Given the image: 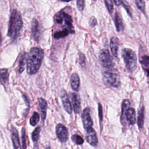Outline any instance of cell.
<instances>
[{
	"label": "cell",
	"mask_w": 149,
	"mask_h": 149,
	"mask_svg": "<svg viewBox=\"0 0 149 149\" xmlns=\"http://www.w3.org/2000/svg\"><path fill=\"white\" fill-rule=\"evenodd\" d=\"M44 55V51L40 48L33 47L30 49L26 59L27 72L29 74H34L37 73L41 67Z\"/></svg>",
	"instance_id": "obj_1"
},
{
	"label": "cell",
	"mask_w": 149,
	"mask_h": 149,
	"mask_svg": "<svg viewBox=\"0 0 149 149\" xmlns=\"http://www.w3.org/2000/svg\"><path fill=\"white\" fill-rule=\"evenodd\" d=\"M23 27V20L20 13L16 9L11 11L7 35L13 41H16L20 35Z\"/></svg>",
	"instance_id": "obj_2"
},
{
	"label": "cell",
	"mask_w": 149,
	"mask_h": 149,
	"mask_svg": "<svg viewBox=\"0 0 149 149\" xmlns=\"http://www.w3.org/2000/svg\"><path fill=\"white\" fill-rule=\"evenodd\" d=\"M102 79L104 84L108 87L116 88L120 87V79L117 69L113 68L107 69L102 73Z\"/></svg>",
	"instance_id": "obj_3"
},
{
	"label": "cell",
	"mask_w": 149,
	"mask_h": 149,
	"mask_svg": "<svg viewBox=\"0 0 149 149\" xmlns=\"http://www.w3.org/2000/svg\"><path fill=\"white\" fill-rule=\"evenodd\" d=\"M122 56L125 66L129 72H133L137 66V56L131 49L125 48L122 50Z\"/></svg>",
	"instance_id": "obj_4"
},
{
	"label": "cell",
	"mask_w": 149,
	"mask_h": 149,
	"mask_svg": "<svg viewBox=\"0 0 149 149\" xmlns=\"http://www.w3.org/2000/svg\"><path fill=\"white\" fill-rule=\"evenodd\" d=\"M99 61L104 68L108 69L113 68V60L107 49L101 50L99 54Z\"/></svg>",
	"instance_id": "obj_5"
},
{
	"label": "cell",
	"mask_w": 149,
	"mask_h": 149,
	"mask_svg": "<svg viewBox=\"0 0 149 149\" xmlns=\"http://www.w3.org/2000/svg\"><path fill=\"white\" fill-rule=\"evenodd\" d=\"M56 134L60 141L65 142L67 141L69 136L68 129L63 125L59 123L56 126Z\"/></svg>",
	"instance_id": "obj_6"
},
{
	"label": "cell",
	"mask_w": 149,
	"mask_h": 149,
	"mask_svg": "<svg viewBox=\"0 0 149 149\" xmlns=\"http://www.w3.org/2000/svg\"><path fill=\"white\" fill-rule=\"evenodd\" d=\"M81 119L84 128L86 130L92 127L93 125V122L90 115V109L88 107L86 108L83 111L81 114Z\"/></svg>",
	"instance_id": "obj_7"
},
{
	"label": "cell",
	"mask_w": 149,
	"mask_h": 149,
	"mask_svg": "<svg viewBox=\"0 0 149 149\" xmlns=\"http://www.w3.org/2000/svg\"><path fill=\"white\" fill-rule=\"evenodd\" d=\"M31 33L33 39L36 42H38L41 38V32L39 22L36 19H33L31 22Z\"/></svg>",
	"instance_id": "obj_8"
},
{
	"label": "cell",
	"mask_w": 149,
	"mask_h": 149,
	"mask_svg": "<svg viewBox=\"0 0 149 149\" xmlns=\"http://www.w3.org/2000/svg\"><path fill=\"white\" fill-rule=\"evenodd\" d=\"M61 98L65 110L69 114H71L72 112V107L70 102L69 96L66 91L63 89H62L61 91Z\"/></svg>",
	"instance_id": "obj_9"
},
{
	"label": "cell",
	"mask_w": 149,
	"mask_h": 149,
	"mask_svg": "<svg viewBox=\"0 0 149 149\" xmlns=\"http://www.w3.org/2000/svg\"><path fill=\"white\" fill-rule=\"evenodd\" d=\"M86 131V140L92 146H96L98 144V138L97 136L96 132L95 130L91 127L89 128Z\"/></svg>",
	"instance_id": "obj_10"
},
{
	"label": "cell",
	"mask_w": 149,
	"mask_h": 149,
	"mask_svg": "<svg viewBox=\"0 0 149 149\" xmlns=\"http://www.w3.org/2000/svg\"><path fill=\"white\" fill-rule=\"evenodd\" d=\"M70 97L72 100V104L73 111L75 113L77 114L80 112L81 109L80 96L77 93H72L70 94Z\"/></svg>",
	"instance_id": "obj_11"
},
{
	"label": "cell",
	"mask_w": 149,
	"mask_h": 149,
	"mask_svg": "<svg viewBox=\"0 0 149 149\" xmlns=\"http://www.w3.org/2000/svg\"><path fill=\"white\" fill-rule=\"evenodd\" d=\"M11 139L14 149H22L18 132L13 126H12L11 129Z\"/></svg>",
	"instance_id": "obj_12"
},
{
	"label": "cell",
	"mask_w": 149,
	"mask_h": 149,
	"mask_svg": "<svg viewBox=\"0 0 149 149\" xmlns=\"http://www.w3.org/2000/svg\"><path fill=\"white\" fill-rule=\"evenodd\" d=\"M130 102L128 99H125L123 100L122 103V111H121V115H120V122L122 125L125 126L126 124V119H125V113L127 109L130 108Z\"/></svg>",
	"instance_id": "obj_13"
},
{
	"label": "cell",
	"mask_w": 149,
	"mask_h": 149,
	"mask_svg": "<svg viewBox=\"0 0 149 149\" xmlns=\"http://www.w3.org/2000/svg\"><path fill=\"white\" fill-rule=\"evenodd\" d=\"M126 122L129 125H133L136 122V113L135 110L133 108H129L125 113Z\"/></svg>",
	"instance_id": "obj_14"
},
{
	"label": "cell",
	"mask_w": 149,
	"mask_h": 149,
	"mask_svg": "<svg viewBox=\"0 0 149 149\" xmlns=\"http://www.w3.org/2000/svg\"><path fill=\"white\" fill-rule=\"evenodd\" d=\"M110 48L112 52V54L113 56L118 57V48H119V40L115 37H112L110 40Z\"/></svg>",
	"instance_id": "obj_15"
},
{
	"label": "cell",
	"mask_w": 149,
	"mask_h": 149,
	"mask_svg": "<svg viewBox=\"0 0 149 149\" xmlns=\"http://www.w3.org/2000/svg\"><path fill=\"white\" fill-rule=\"evenodd\" d=\"M70 86L72 88L78 91L80 87V78L77 73H73L70 77Z\"/></svg>",
	"instance_id": "obj_16"
},
{
	"label": "cell",
	"mask_w": 149,
	"mask_h": 149,
	"mask_svg": "<svg viewBox=\"0 0 149 149\" xmlns=\"http://www.w3.org/2000/svg\"><path fill=\"white\" fill-rule=\"evenodd\" d=\"M38 104H39V107L41 111L42 119V120H44L45 119L46 113H47L46 112L47 109V102L45 99L40 97L38 99Z\"/></svg>",
	"instance_id": "obj_17"
},
{
	"label": "cell",
	"mask_w": 149,
	"mask_h": 149,
	"mask_svg": "<svg viewBox=\"0 0 149 149\" xmlns=\"http://www.w3.org/2000/svg\"><path fill=\"white\" fill-rule=\"evenodd\" d=\"M114 22L117 31L119 32L124 29V24L122 19V17L118 12H116L115 14Z\"/></svg>",
	"instance_id": "obj_18"
},
{
	"label": "cell",
	"mask_w": 149,
	"mask_h": 149,
	"mask_svg": "<svg viewBox=\"0 0 149 149\" xmlns=\"http://www.w3.org/2000/svg\"><path fill=\"white\" fill-rule=\"evenodd\" d=\"M140 63L146 72V76H148V66H149V58L147 55H144L140 58Z\"/></svg>",
	"instance_id": "obj_19"
},
{
	"label": "cell",
	"mask_w": 149,
	"mask_h": 149,
	"mask_svg": "<svg viewBox=\"0 0 149 149\" xmlns=\"http://www.w3.org/2000/svg\"><path fill=\"white\" fill-rule=\"evenodd\" d=\"M144 106H141L139 109L138 116H137V125L139 129H142L144 125Z\"/></svg>",
	"instance_id": "obj_20"
},
{
	"label": "cell",
	"mask_w": 149,
	"mask_h": 149,
	"mask_svg": "<svg viewBox=\"0 0 149 149\" xmlns=\"http://www.w3.org/2000/svg\"><path fill=\"white\" fill-rule=\"evenodd\" d=\"M8 69L6 68L0 69V83L2 84H6L8 82Z\"/></svg>",
	"instance_id": "obj_21"
},
{
	"label": "cell",
	"mask_w": 149,
	"mask_h": 149,
	"mask_svg": "<svg viewBox=\"0 0 149 149\" xmlns=\"http://www.w3.org/2000/svg\"><path fill=\"white\" fill-rule=\"evenodd\" d=\"M69 33H71V32L67 27L63 28L61 31L55 32L54 34V37L56 39H59L61 38H64L65 37L68 36Z\"/></svg>",
	"instance_id": "obj_22"
},
{
	"label": "cell",
	"mask_w": 149,
	"mask_h": 149,
	"mask_svg": "<svg viewBox=\"0 0 149 149\" xmlns=\"http://www.w3.org/2000/svg\"><path fill=\"white\" fill-rule=\"evenodd\" d=\"M26 59H27V54L24 53V54L22 56L19 63V68L18 71L20 73L23 72V71L24 69L25 65L26 63Z\"/></svg>",
	"instance_id": "obj_23"
},
{
	"label": "cell",
	"mask_w": 149,
	"mask_h": 149,
	"mask_svg": "<svg viewBox=\"0 0 149 149\" xmlns=\"http://www.w3.org/2000/svg\"><path fill=\"white\" fill-rule=\"evenodd\" d=\"M39 120H40V115H39V113H37V112H34L32 116H31V118L30 119V124L31 126H34L38 122Z\"/></svg>",
	"instance_id": "obj_24"
},
{
	"label": "cell",
	"mask_w": 149,
	"mask_h": 149,
	"mask_svg": "<svg viewBox=\"0 0 149 149\" xmlns=\"http://www.w3.org/2000/svg\"><path fill=\"white\" fill-rule=\"evenodd\" d=\"M41 130V128L40 126H38L37 127L34 131L32 132L31 133V138H32V140L34 142H37L38 139H39V137H40V132Z\"/></svg>",
	"instance_id": "obj_25"
},
{
	"label": "cell",
	"mask_w": 149,
	"mask_h": 149,
	"mask_svg": "<svg viewBox=\"0 0 149 149\" xmlns=\"http://www.w3.org/2000/svg\"><path fill=\"white\" fill-rule=\"evenodd\" d=\"M135 3L137 8L140 10L144 15H146V8H145V2L142 0H136Z\"/></svg>",
	"instance_id": "obj_26"
},
{
	"label": "cell",
	"mask_w": 149,
	"mask_h": 149,
	"mask_svg": "<svg viewBox=\"0 0 149 149\" xmlns=\"http://www.w3.org/2000/svg\"><path fill=\"white\" fill-rule=\"evenodd\" d=\"M71 139L74 143H76V144H78V145L82 144L84 142L83 139L78 134L72 135L71 137Z\"/></svg>",
	"instance_id": "obj_27"
},
{
	"label": "cell",
	"mask_w": 149,
	"mask_h": 149,
	"mask_svg": "<svg viewBox=\"0 0 149 149\" xmlns=\"http://www.w3.org/2000/svg\"><path fill=\"white\" fill-rule=\"evenodd\" d=\"M22 149H26L27 144H26V134L25 128L23 127L22 129Z\"/></svg>",
	"instance_id": "obj_28"
},
{
	"label": "cell",
	"mask_w": 149,
	"mask_h": 149,
	"mask_svg": "<svg viewBox=\"0 0 149 149\" xmlns=\"http://www.w3.org/2000/svg\"><path fill=\"white\" fill-rule=\"evenodd\" d=\"M121 4L125 8V9H126V10L127 13H128V15H129V16H130L132 17V9H131V7L129 6V3H127V2L126 1H121Z\"/></svg>",
	"instance_id": "obj_29"
},
{
	"label": "cell",
	"mask_w": 149,
	"mask_h": 149,
	"mask_svg": "<svg viewBox=\"0 0 149 149\" xmlns=\"http://www.w3.org/2000/svg\"><path fill=\"white\" fill-rule=\"evenodd\" d=\"M105 6L107 8L108 11L109 12V13L110 14H112L113 10V2L112 1H104Z\"/></svg>",
	"instance_id": "obj_30"
},
{
	"label": "cell",
	"mask_w": 149,
	"mask_h": 149,
	"mask_svg": "<svg viewBox=\"0 0 149 149\" xmlns=\"http://www.w3.org/2000/svg\"><path fill=\"white\" fill-rule=\"evenodd\" d=\"M76 5L77 9L80 11H83L85 6V2L83 0H77L76 2Z\"/></svg>",
	"instance_id": "obj_31"
},
{
	"label": "cell",
	"mask_w": 149,
	"mask_h": 149,
	"mask_svg": "<svg viewBox=\"0 0 149 149\" xmlns=\"http://www.w3.org/2000/svg\"><path fill=\"white\" fill-rule=\"evenodd\" d=\"M79 63L81 66H85L86 65V58H85V55L83 53H81L80 52L79 53Z\"/></svg>",
	"instance_id": "obj_32"
},
{
	"label": "cell",
	"mask_w": 149,
	"mask_h": 149,
	"mask_svg": "<svg viewBox=\"0 0 149 149\" xmlns=\"http://www.w3.org/2000/svg\"><path fill=\"white\" fill-rule=\"evenodd\" d=\"M98 115L100 122H101L103 120V113H102V107L100 103L98 104Z\"/></svg>",
	"instance_id": "obj_33"
},
{
	"label": "cell",
	"mask_w": 149,
	"mask_h": 149,
	"mask_svg": "<svg viewBox=\"0 0 149 149\" xmlns=\"http://www.w3.org/2000/svg\"><path fill=\"white\" fill-rule=\"evenodd\" d=\"M89 24H90V27H94L95 26L97 25V20L95 18V17L91 16L90 17Z\"/></svg>",
	"instance_id": "obj_34"
},
{
	"label": "cell",
	"mask_w": 149,
	"mask_h": 149,
	"mask_svg": "<svg viewBox=\"0 0 149 149\" xmlns=\"http://www.w3.org/2000/svg\"><path fill=\"white\" fill-rule=\"evenodd\" d=\"M113 3H115V5L116 6H119L121 4V1H119V0H114L112 1Z\"/></svg>",
	"instance_id": "obj_35"
},
{
	"label": "cell",
	"mask_w": 149,
	"mask_h": 149,
	"mask_svg": "<svg viewBox=\"0 0 149 149\" xmlns=\"http://www.w3.org/2000/svg\"><path fill=\"white\" fill-rule=\"evenodd\" d=\"M34 149H38V143H35L34 145Z\"/></svg>",
	"instance_id": "obj_36"
},
{
	"label": "cell",
	"mask_w": 149,
	"mask_h": 149,
	"mask_svg": "<svg viewBox=\"0 0 149 149\" xmlns=\"http://www.w3.org/2000/svg\"><path fill=\"white\" fill-rule=\"evenodd\" d=\"M2 41V35H1V30H0V45H1Z\"/></svg>",
	"instance_id": "obj_37"
},
{
	"label": "cell",
	"mask_w": 149,
	"mask_h": 149,
	"mask_svg": "<svg viewBox=\"0 0 149 149\" xmlns=\"http://www.w3.org/2000/svg\"><path fill=\"white\" fill-rule=\"evenodd\" d=\"M44 149H51V148H50V147H49V146H46V147H45Z\"/></svg>",
	"instance_id": "obj_38"
}]
</instances>
